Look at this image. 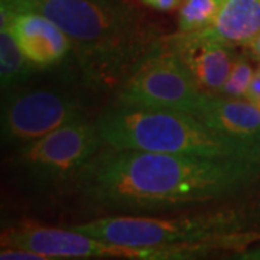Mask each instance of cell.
<instances>
[{
    "label": "cell",
    "instance_id": "6da1fadb",
    "mask_svg": "<svg viewBox=\"0 0 260 260\" xmlns=\"http://www.w3.org/2000/svg\"><path fill=\"white\" fill-rule=\"evenodd\" d=\"M75 182L84 200L109 213L162 214L249 192L260 185V160L109 148Z\"/></svg>",
    "mask_w": 260,
    "mask_h": 260
},
{
    "label": "cell",
    "instance_id": "7a4b0ae2",
    "mask_svg": "<svg viewBox=\"0 0 260 260\" xmlns=\"http://www.w3.org/2000/svg\"><path fill=\"white\" fill-rule=\"evenodd\" d=\"M0 9L51 19L70 38L85 78L97 87L124 83L160 42L126 0H2Z\"/></svg>",
    "mask_w": 260,
    "mask_h": 260
},
{
    "label": "cell",
    "instance_id": "3957f363",
    "mask_svg": "<svg viewBox=\"0 0 260 260\" xmlns=\"http://www.w3.org/2000/svg\"><path fill=\"white\" fill-rule=\"evenodd\" d=\"M71 229L104 242L133 247L185 246L203 254L215 249H244L260 240V198L168 217L119 214Z\"/></svg>",
    "mask_w": 260,
    "mask_h": 260
},
{
    "label": "cell",
    "instance_id": "277c9868",
    "mask_svg": "<svg viewBox=\"0 0 260 260\" xmlns=\"http://www.w3.org/2000/svg\"><path fill=\"white\" fill-rule=\"evenodd\" d=\"M95 124L112 149L260 160V139L225 135L185 112L117 103Z\"/></svg>",
    "mask_w": 260,
    "mask_h": 260
},
{
    "label": "cell",
    "instance_id": "5b68a950",
    "mask_svg": "<svg viewBox=\"0 0 260 260\" xmlns=\"http://www.w3.org/2000/svg\"><path fill=\"white\" fill-rule=\"evenodd\" d=\"M205 95L167 41L160 39L121 84L119 103L192 114Z\"/></svg>",
    "mask_w": 260,
    "mask_h": 260
},
{
    "label": "cell",
    "instance_id": "8992f818",
    "mask_svg": "<svg viewBox=\"0 0 260 260\" xmlns=\"http://www.w3.org/2000/svg\"><path fill=\"white\" fill-rule=\"evenodd\" d=\"M102 145L97 124L84 119L23 145L16 162L38 182H64L78 177L81 169L100 152Z\"/></svg>",
    "mask_w": 260,
    "mask_h": 260
},
{
    "label": "cell",
    "instance_id": "52a82bcc",
    "mask_svg": "<svg viewBox=\"0 0 260 260\" xmlns=\"http://www.w3.org/2000/svg\"><path fill=\"white\" fill-rule=\"evenodd\" d=\"M83 106L62 93L37 90L12 94L2 107V138L26 145L74 121L84 120Z\"/></svg>",
    "mask_w": 260,
    "mask_h": 260
},
{
    "label": "cell",
    "instance_id": "ba28073f",
    "mask_svg": "<svg viewBox=\"0 0 260 260\" xmlns=\"http://www.w3.org/2000/svg\"><path fill=\"white\" fill-rule=\"evenodd\" d=\"M6 247L41 253L48 260L119 257V259H168L165 247H133L104 242L74 229L28 227L2 234Z\"/></svg>",
    "mask_w": 260,
    "mask_h": 260
},
{
    "label": "cell",
    "instance_id": "9c48e42d",
    "mask_svg": "<svg viewBox=\"0 0 260 260\" xmlns=\"http://www.w3.org/2000/svg\"><path fill=\"white\" fill-rule=\"evenodd\" d=\"M168 47L184 62L198 88L207 95H218L236 61L234 45L210 28L181 32L165 39Z\"/></svg>",
    "mask_w": 260,
    "mask_h": 260
},
{
    "label": "cell",
    "instance_id": "30bf717a",
    "mask_svg": "<svg viewBox=\"0 0 260 260\" xmlns=\"http://www.w3.org/2000/svg\"><path fill=\"white\" fill-rule=\"evenodd\" d=\"M2 10V25L8 26L19 47L37 68L59 64L73 49L70 38L51 19L32 12Z\"/></svg>",
    "mask_w": 260,
    "mask_h": 260
},
{
    "label": "cell",
    "instance_id": "8fae6325",
    "mask_svg": "<svg viewBox=\"0 0 260 260\" xmlns=\"http://www.w3.org/2000/svg\"><path fill=\"white\" fill-rule=\"evenodd\" d=\"M192 116L225 135L260 139V107L250 100L205 95Z\"/></svg>",
    "mask_w": 260,
    "mask_h": 260
},
{
    "label": "cell",
    "instance_id": "7c38bea8",
    "mask_svg": "<svg viewBox=\"0 0 260 260\" xmlns=\"http://www.w3.org/2000/svg\"><path fill=\"white\" fill-rule=\"evenodd\" d=\"M210 29L233 45L249 44L260 34V0H221Z\"/></svg>",
    "mask_w": 260,
    "mask_h": 260
},
{
    "label": "cell",
    "instance_id": "4fadbf2b",
    "mask_svg": "<svg viewBox=\"0 0 260 260\" xmlns=\"http://www.w3.org/2000/svg\"><path fill=\"white\" fill-rule=\"evenodd\" d=\"M37 67L19 47L8 26L0 28V84L6 91L25 81Z\"/></svg>",
    "mask_w": 260,
    "mask_h": 260
},
{
    "label": "cell",
    "instance_id": "5bb4252c",
    "mask_svg": "<svg viewBox=\"0 0 260 260\" xmlns=\"http://www.w3.org/2000/svg\"><path fill=\"white\" fill-rule=\"evenodd\" d=\"M221 0H184L179 8L178 26L181 32H194L213 25Z\"/></svg>",
    "mask_w": 260,
    "mask_h": 260
},
{
    "label": "cell",
    "instance_id": "9a60e30c",
    "mask_svg": "<svg viewBox=\"0 0 260 260\" xmlns=\"http://www.w3.org/2000/svg\"><path fill=\"white\" fill-rule=\"evenodd\" d=\"M253 75H254V71L251 68L250 62L244 58H236L221 94L224 97H232V99L246 97L251 80H253Z\"/></svg>",
    "mask_w": 260,
    "mask_h": 260
},
{
    "label": "cell",
    "instance_id": "2e32d148",
    "mask_svg": "<svg viewBox=\"0 0 260 260\" xmlns=\"http://www.w3.org/2000/svg\"><path fill=\"white\" fill-rule=\"evenodd\" d=\"M2 260H48L47 256L25 249H16V247H6L0 251Z\"/></svg>",
    "mask_w": 260,
    "mask_h": 260
},
{
    "label": "cell",
    "instance_id": "e0dca14e",
    "mask_svg": "<svg viewBox=\"0 0 260 260\" xmlns=\"http://www.w3.org/2000/svg\"><path fill=\"white\" fill-rule=\"evenodd\" d=\"M140 2L159 12H169V10L177 9L182 3V0H140Z\"/></svg>",
    "mask_w": 260,
    "mask_h": 260
},
{
    "label": "cell",
    "instance_id": "ac0fdd59",
    "mask_svg": "<svg viewBox=\"0 0 260 260\" xmlns=\"http://www.w3.org/2000/svg\"><path fill=\"white\" fill-rule=\"evenodd\" d=\"M246 99L250 100L251 103H254L257 107H260V68L254 73L253 80H251L249 91L246 94Z\"/></svg>",
    "mask_w": 260,
    "mask_h": 260
},
{
    "label": "cell",
    "instance_id": "d6986e66",
    "mask_svg": "<svg viewBox=\"0 0 260 260\" xmlns=\"http://www.w3.org/2000/svg\"><path fill=\"white\" fill-rule=\"evenodd\" d=\"M249 47V51H250V55L260 61V34L256 38H253L249 44H246Z\"/></svg>",
    "mask_w": 260,
    "mask_h": 260
},
{
    "label": "cell",
    "instance_id": "ffe728a7",
    "mask_svg": "<svg viewBox=\"0 0 260 260\" xmlns=\"http://www.w3.org/2000/svg\"><path fill=\"white\" fill-rule=\"evenodd\" d=\"M237 257L244 260H260V246L259 247H253V249L240 251Z\"/></svg>",
    "mask_w": 260,
    "mask_h": 260
}]
</instances>
